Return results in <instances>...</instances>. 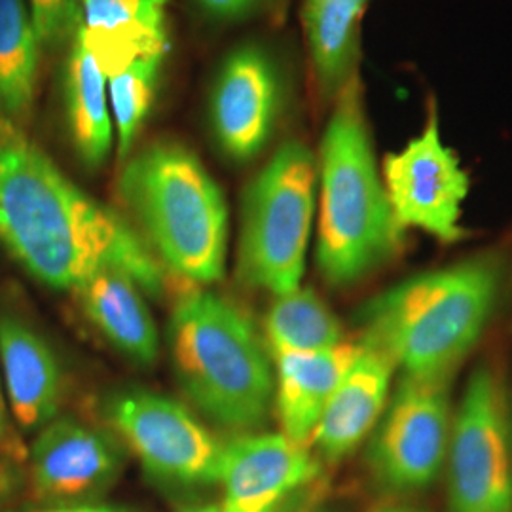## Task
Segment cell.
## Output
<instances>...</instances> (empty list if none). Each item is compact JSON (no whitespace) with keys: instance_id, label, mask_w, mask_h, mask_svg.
I'll use <instances>...</instances> for the list:
<instances>
[{"instance_id":"obj_5","label":"cell","mask_w":512,"mask_h":512,"mask_svg":"<svg viewBox=\"0 0 512 512\" xmlns=\"http://www.w3.org/2000/svg\"><path fill=\"white\" fill-rule=\"evenodd\" d=\"M167 336L179 384L209 420L241 433L266 423L274 359L245 311L219 294H190L173 311Z\"/></svg>"},{"instance_id":"obj_16","label":"cell","mask_w":512,"mask_h":512,"mask_svg":"<svg viewBox=\"0 0 512 512\" xmlns=\"http://www.w3.org/2000/svg\"><path fill=\"white\" fill-rule=\"evenodd\" d=\"M361 349L317 423L310 446L327 461L349 456L370 437L389 401L397 366L380 349L359 342Z\"/></svg>"},{"instance_id":"obj_19","label":"cell","mask_w":512,"mask_h":512,"mask_svg":"<svg viewBox=\"0 0 512 512\" xmlns=\"http://www.w3.org/2000/svg\"><path fill=\"white\" fill-rule=\"evenodd\" d=\"M73 294L84 315L112 348L139 365L156 361L160 336L145 300L147 293L129 275L101 272Z\"/></svg>"},{"instance_id":"obj_11","label":"cell","mask_w":512,"mask_h":512,"mask_svg":"<svg viewBox=\"0 0 512 512\" xmlns=\"http://www.w3.org/2000/svg\"><path fill=\"white\" fill-rule=\"evenodd\" d=\"M285 105L287 84L274 55L251 44L228 55L211 97V126L224 154L236 162L258 156Z\"/></svg>"},{"instance_id":"obj_21","label":"cell","mask_w":512,"mask_h":512,"mask_svg":"<svg viewBox=\"0 0 512 512\" xmlns=\"http://www.w3.org/2000/svg\"><path fill=\"white\" fill-rule=\"evenodd\" d=\"M40 40L27 0H0V112L23 122L35 109Z\"/></svg>"},{"instance_id":"obj_17","label":"cell","mask_w":512,"mask_h":512,"mask_svg":"<svg viewBox=\"0 0 512 512\" xmlns=\"http://www.w3.org/2000/svg\"><path fill=\"white\" fill-rule=\"evenodd\" d=\"M361 344L344 342L315 353L274 357V406L285 437L310 446L330 397L359 355Z\"/></svg>"},{"instance_id":"obj_15","label":"cell","mask_w":512,"mask_h":512,"mask_svg":"<svg viewBox=\"0 0 512 512\" xmlns=\"http://www.w3.org/2000/svg\"><path fill=\"white\" fill-rule=\"evenodd\" d=\"M169 0H76L74 33L107 80L148 55L167 54Z\"/></svg>"},{"instance_id":"obj_14","label":"cell","mask_w":512,"mask_h":512,"mask_svg":"<svg viewBox=\"0 0 512 512\" xmlns=\"http://www.w3.org/2000/svg\"><path fill=\"white\" fill-rule=\"evenodd\" d=\"M0 374L10 416L21 431L35 433L59 416L65 380L54 349L6 311L0 313Z\"/></svg>"},{"instance_id":"obj_28","label":"cell","mask_w":512,"mask_h":512,"mask_svg":"<svg viewBox=\"0 0 512 512\" xmlns=\"http://www.w3.org/2000/svg\"><path fill=\"white\" fill-rule=\"evenodd\" d=\"M4 512H129L122 507H112V505H103V503H82V505H31V507H18V509H8Z\"/></svg>"},{"instance_id":"obj_3","label":"cell","mask_w":512,"mask_h":512,"mask_svg":"<svg viewBox=\"0 0 512 512\" xmlns=\"http://www.w3.org/2000/svg\"><path fill=\"white\" fill-rule=\"evenodd\" d=\"M317 266L332 285H351L399 249L397 224L376 162L361 76L330 107L317 156Z\"/></svg>"},{"instance_id":"obj_1","label":"cell","mask_w":512,"mask_h":512,"mask_svg":"<svg viewBox=\"0 0 512 512\" xmlns=\"http://www.w3.org/2000/svg\"><path fill=\"white\" fill-rule=\"evenodd\" d=\"M0 245L55 291L74 293L101 272L165 289L164 266L133 224L74 184L18 122L0 112Z\"/></svg>"},{"instance_id":"obj_27","label":"cell","mask_w":512,"mask_h":512,"mask_svg":"<svg viewBox=\"0 0 512 512\" xmlns=\"http://www.w3.org/2000/svg\"><path fill=\"white\" fill-rule=\"evenodd\" d=\"M0 452L12 454L16 458L25 459V450L19 442L18 435L10 421V410L4 397V385H2V374H0Z\"/></svg>"},{"instance_id":"obj_30","label":"cell","mask_w":512,"mask_h":512,"mask_svg":"<svg viewBox=\"0 0 512 512\" xmlns=\"http://www.w3.org/2000/svg\"><path fill=\"white\" fill-rule=\"evenodd\" d=\"M376 512H421L416 511V509H410V507H385V509H380V511Z\"/></svg>"},{"instance_id":"obj_22","label":"cell","mask_w":512,"mask_h":512,"mask_svg":"<svg viewBox=\"0 0 512 512\" xmlns=\"http://www.w3.org/2000/svg\"><path fill=\"white\" fill-rule=\"evenodd\" d=\"M264 330L272 359L283 353L325 351L346 342L338 317L319 294L302 287L275 296Z\"/></svg>"},{"instance_id":"obj_12","label":"cell","mask_w":512,"mask_h":512,"mask_svg":"<svg viewBox=\"0 0 512 512\" xmlns=\"http://www.w3.org/2000/svg\"><path fill=\"white\" fill-rule=\"evenodd\" d=\"M124 471V454L109 433L73 418H55L38 431L27 473L38 503H97Z\"/></svg>"},{"instance_id":"obj_4","label":"cell","mask_w":512,"mask_h":512,"mask_svg":"<svg viewBox=\"0 0 512 512\" xmlns=\"http://www.w3.org/2000/svg\"><path fill=\"white\" fill-rule=\"evenodd\" d=\"M120 196L133 228L165 272L207 287L220 281L228 256V207L200 158L173 141L131 154Z\"/></svg>"},{"instance_id":"obj_2","label":"cell","mask_w":512,"mask_h":512,"mask_svg":"<svg viewBox=\"0 0 512 512\" xmlns=\"http://www.w3.org/2000/svg\"><path fill=\"white\" fill-rule=\"evenodd\" d=\"M501 281V260L490 253L408 277L363 308L361 342L404 376L450 378L486 329Z\"/></svg>"},{"instance_id":"obj_6","label":"cell","mask_w":512,"mask_h":512,"mask_svg":"<svg viewBox=\"0 0 512 512\" xmlns=\"http://www.w3.org/2000/svg\"><path fill=\"white\" fill-rule=\"evenodd\" d=\"M317 203V158L285 141L249 184L239 234V277L268 293H291L306 272Z\"/></svg>"},{"instance_id":"obj_13","label":"cell","mask_w":512,"mask_h":512,"mask_svg":"<svg viewBox=\"0 0 512 512\" xmlns=\"http://www.w3.org/2000/svg\"><path fill=\"white\" fill-rule=\"evenodd\" d=\"M321 475L311 446L283 433H245L226 444L220 512H281Z\"/></svg>"},{"instance_id":"obj_31","label":"cell","mask_w":512,"mask_h":512,"mask_svg":"<svg viewBox=\"0 0 512 512\" xmlns=\"http://www.w3.org/2000/svg\"><path fill=\"white\" fill-rule=\"evenodd\" d=\"M308 512H334V511H330V509H313V511H308Z\"/></svg>"},{"instance_id":"obj_18","label":"cell","mask_w":512,"mask_h":512,"mask_svg":"<svg viewBox=\"0 0 512 512\" xmlns=\"http://www.w3.org/2000/svg\"><path fill=\"white\" fill-rule=\"evenodd\" d=\"M370 0H304L302 27L311 80L321 105L332 107L359 78L363 18Z\"/></svg>"},{"instance_id":"obj_10","label":"cell","mask_w":512,"mask_h":512,"mask_svg":"<svg viewBox=\"0 0 512 512\" xmlns=\"http://www.w3.org/2000/svg\"><path fill=\"white\" fill-rule=\"evenodd\" d=\"M385 192L397 224L421 230L442 243L465 236L463 202L469 196V175L458 154L442 141L439 107L429 103L420 133L382 164Z\"/></svg>"},{"instance_id":"obj_24","label":"cell","mask_w":512,"mask_h":512,"mask_svg":"<svg viewBox=\"0 0 512 512\" xmlns=\"http://www.w3.org/2000/svg\"><path fill=\"white\" fill-rule=\"evenodd\" d=\"M42 48L61 44L78 19L76 0H27Z\"/></svg>"},{"instance_id":"obj_20","label":"cell","mask_w":512,"mask_h":512,"mask_svg":"<svg viewBox=\"0 0 512 512\" xmlns=\"http://www.w3.org/2000/svg\"><path fill=\"white\" fill-rule=\"evenodd\" d=\"M63 95L74 150L82 164L97 169L107 162L114 145L109 80L74 31L63 74Z\"/></svg>"},{"instance_id":"obj_29","label":"cell","mask_w":512,"mask_h":512,"mask_svg":"<svg viewBox=\"0 0 512 512\" xmlns=\"http://www.w3.org/2000/svg\"><path fill=\"white\" fill-rule=\"evenodd\" d=\"M183 512H220L219 503H205V505H198V507H190Z\"/></svg>"},{"instance_id":"obj_26","label":"cell","mask_w":512,"mask_h":512,"mask_svg":"<svg viewBox=\"0 0 512 512\" xmlns=\"http://www.w3.org/2000/svg\"><path fill=\"white\" fill-rule=\"evenodd\" d=\"M207 14L219 19H243L260 12L270 0H198Z\"/></svg>"},{"instance_id":"obj_8","label":"cell","mask_w":512,"mask_h":512,"mask_svg":"<svg viewBox=\"0 0 512 512\" xmlns=\"http://www.w3.org/2000/svg\"><path fill=\"white\" fill-rule=\"evenodd\" d=\"M446 465L450 512H512V429L490 368L475 370L463 391Z\"/></svg>"},{"instance_id":"obj_23","label":"cell","mask_w":512,"mask_h":512,"mask_svg":"<svg viewBox=\"0 0 512 512\" xmlns=\"http://www.w3.org/2000/svg\"><path fill=\"white\" fill-rule=\"evenodd\" d=\"M165 54L148 55L109 78L110 114L114 118L118 158L131 156L135 141L152 109Z\"/></svg>"},{"instance_id":"obj_7","label":"cell","mask_w":512,"mask_h":512,"mask_svg":"<svg viewBox=\"0 0 512 512\" xmlns=\"http://www.w3.org/2000/svg\"><path fill=\"white\" fill-rule=\"evenodd\" d=\"M105 418L160 486L219 484L226 444L183 404L147 389H124L107 399Z\"/></svg>"},{"instance_id":"obj_9","label":"cell","mask_w":512,"mask_h":512,"mask_svg":"<svg viewBox=\"0 0 512 512\" xmlns=\"http://www.w3.org/2000/svg\"><path fill=\"white\" fill-rule=\"evenodd\" d=\"M448 380L403 374L389 395L366 446L368 469L387 492H421L444 469L454 418Z\"/></svg>"},{"instance_id":"obj_25","label":"cell","mask_w":512,"mask_h":512,"mask_svg":"<svg viewBox=\"0 0 512 512\" xmlns=\"http://www.w3.org/2000/svg\"><path fill=\"white\" fill-rule=\"evenodd\" d=\"M25 478L23 459L0 452V512L21 492Z\"/></svg>"}]
</instances>
